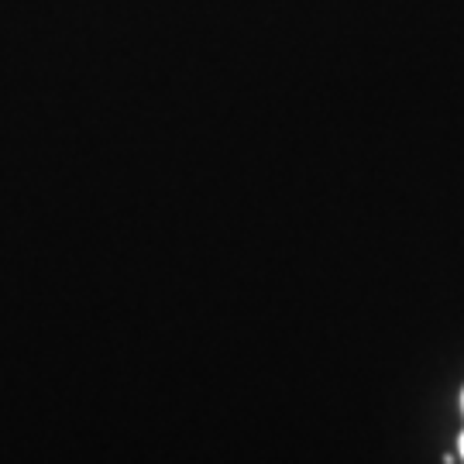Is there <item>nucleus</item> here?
Listing matches in <instances>:
<instances>
[{"instance_id": "f257e3e1", "label": "nucleus", "mask_w": 464, "mask_h": 464, "mask_svg": "<svg viewBox=\"0 0 464 464\" xmlns=\"http://www.w3.org/2000/svg\"><path fill=\"white\" fill-rule=\"evenodd\" d=\"M461 458H464V433H461Z\"/></svg>"}]
</instances>
